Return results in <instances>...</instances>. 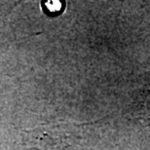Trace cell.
I'll use <instances>...</instances> for the list:
<instances>
[{"instance_id": "obj_1", "label": "cell", "mask_w": 150, "mask_h": 150, "mask_svg": "<svg viewBox=\"0 0 150 150\" xmlns=\"http://www.w3.org/2000/svg\"><path fill=\"white\" fill-rule=\"evenodd\" d=\"M133 113L140 125H150V84L146 85L137 97L133 106Z\"/></svg>"}, {"instance_id": "obj_2", "label": "cell", "mask_w": 150, "mask_h": 150, "mask_svg": "<svg viewBox=\"0 0 150 150\" xmlns=\"http://www.w3.org/2000/svg\"><path fill=\"white\" fill-rule=\"evenodd\" d=\"M41 7L48 17L54 18L62 13L65 8V2L61 0H47L41 2Z\"/></svg>"}]
</instances>
